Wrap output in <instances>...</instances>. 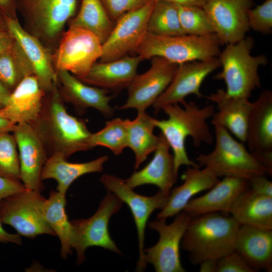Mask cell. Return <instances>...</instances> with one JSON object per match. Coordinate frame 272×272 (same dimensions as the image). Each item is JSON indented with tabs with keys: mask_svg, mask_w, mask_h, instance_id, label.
<instances>
[{
	"mask_svg": "<svg viewBox=\"0 0 272 272\" xmlns=\"http://www.w3.org/2000/svg\"><path fill=\"white\" fill-rule=\"evenodd\" d=\"M30 124L42 140L48 156L59 153L67 159L76 152L93 148L92 133L84 120L67 112L56 84L46 94L38 117Z\"/></svg>",
	"mask_w": 272,
	"mask_h": 272,
	"instance_id": "obj_1",
	"label": "cell"
},
{
	"mask_svg": "<svg viewBox=\"0 0 272 272\" xmlns=\"http://www.w3.org/2000/svg\"><path fill=\"white\" fill-rule=\"evenodd\" d=\"M181 107L179 104L165 105L162 110L168 118L154 119L155 127L160 130L172 150L177 173L182 165L199 166L188 158L185 147L188 137L192 138L196 147L203 143L212 144L214 138L207 120L214 114L215 106L208 105L200 108L193 101L186 102Z\"/></svg>",
	"mask_w": 272,
	"mask_h": 272,
	"instance_id": "obj_2",
	"label": "cell"
},
{
	"mask_svg": "<svg viewBox=\"0 0 272 272\" xmlns=\"http://www.w3.org/2000/svg\"><path fill=\"white\" fill-rule=\"evenodd\" d=\"M240 225L228 213L214 212L191 217L182 239V248L188 252L194 264L218 260L235 251Z\"/></svg>",
	"mask_w": 272,
	"mask_h": 272,
	"instance_id": "obj_3",
	"label": "cell"
},
{
	"mask_svg": "<svg viewBox=\"0 0 272 272\" xmlns=\"http://www.w3.org/2000/svg\"><path fill=\"white\" fill-rule=\"evenodd\" d=\"M254 44L252 37L245 36L226 45L218 56L222 69L213 78L224 81L225 91L230 96L249 99L252 91L261 85L258 70L268 60L263 54L251 55Z\"/></svg>",
	"mask_w": 272,
	"mask_h": 272,
	"instance_id": "obj_4",
	"label": "cell"
},
{
	"mask_svg": "<svg viewBox=\"0 0 272 272\" xmlns=\"http://www.w3.org/2000/svg\"><path fill=\"white\" fill-rule=\"evenodd\" d=\"M214 126L215 148L210 153L200 154L196 157L200 167L209 169L218 177H234L248 180L257 175H269L243 143L235 140L226 128Z\"/></svg>",
	"mask_w": 272,
	"mask_h": 272,
	"instance_id": "obj_5",
	"label": "cell"
},
{
	"mask_svg": "<svg viewBox=\"0 0 272 272\" xmlns=\"http://www.w3.org/2000/svg\"><path fill=\"white\" fill-rule=\"evenodd\" d=\"M221 45L217 35L164 36L147 33L134 52L143 60L159 56L179 64L218 57Z\"/></svg>",
	"mask_w": 272,
	"mask_h": 272,
	"instance_id": "obj_6",
	"label": "cell"
},
{
	"mask_svg": "<svg viewBox=\"0 0 272 272\" xmlns=\"http://www.w3.org/2000/svg\"><path fill=\"white\" fill-rule=\"evenodd\" d=\"M14 1L23 18L24 28L48 49L62 35L66 23L74 15L78 3V0Z\"/></svg>",
	"mask_w": 272,
	"mask_h": 272,
	"instance_id": "obj_7",
	"label": "cell"
},
{
	"mask_svg": "<svg viewBox=\"0 0 272 272\" xmlns=\"http://www.w3.org/2000/svg\"><path fill=\"white\" fill-rule=\"evenodd\" d=\"M102 53V43L96 35L88 30L69 26L52 54L53 64L55 71H66L80 79L88 74Z\"/></svg>",
	"mask_w": 272,
	"mask_h": 272,
	"instance_id": "obj_8",
	"label": "cell"
},
{
	"mask_svg": "<svg viewBox=\"0 0 272 272\" xmlns=\"http://www.w3.org/2000/svg\"><path fill=\"white\" fill-rule=\"evenodd\" d=\"M122 201L114 193L108 191L91 217L71 221L72 227V247L77 252V263L85 259V252L89 247L97 246L120 253L108 230L111 217L121 208Z\"/></svg>",
	"mask_w": 272,
	"mask_h": 272,
	"instance_id": "obj_9",
	"label": "cell"
},
{
	"mask_svg": "<svg viewBox=\"0 0 272 272\" xmlns=\"http://www.w3.org/2000/svg\"><path fill=\"white\" fill-rule=\"evenodd\" d=\"M45 199L41 192L25 189L0 202V221L29 238L39 235L55 236L42 213Z\"/></svg>",
	"mask_w": 272,
	"mask_h": 272,
	"instance_id": "obj_10",
	"label": "cell"
},
{
	"mask_svg": "<svg viewBox=\"0 0 272 272\" xmlns=\"http://www.w3.org/2000/svg\"><path fill=\"white\" fill-rule=\"evenodd\" d=\"M191 217L183 211L167 224L166 220L150 222L149 227L157 231L159 239L154 246L144 249L145 258L157 272H184L180 257V246Z\"/></svg>",
	"mask_w": 272,
	"mask_h": 272,
	"instance_id": "obj_11",
	"label": "cell"
},
{
	"mask_svg": "<svg viewBox=\"0 0 272 272\" xmlns=\"http://www.w3.org/2000/svg\"><path fill=\"white\" fill-rule=\"evenodd\" d=\"M155 0L121 17L106 40L102 43L100 62L116 60L134 50L148 33V23Z\"/></svg>",
	"mask_w": 272,
	"mask_h": 272,
	"instance_id": "obj_12",
	"label": "cell"
},
{
	"mask_svg": "<svg viewBox=\"0 0 272 272\" xmlns=\"http://www.w3.org/2000/svg\"><path fill=\"white\" fill-rule=\"evenodd\" d=\"M105 188L115 194L129 208L135 224L139 242V257L137 271L144 270L147 266L144 244L146 225L149 217L156 209H162L167 203L169 196L159 190L152 196L140 195L126 183L125 180L113 175L104 174L100 179Z\"/></svg>",
	"mask_w": 272,
	"mask_h": 272,
	"instance_id": "obj_13",
	"label": "cell"
},
{
	"mask_svg": "<svg viewBox=\"0 0 272 272\" xmlns=\"http://www.w3.org/2000/svg\"><path fill=\"white\" fill-rule=\"evenodd\" d=\"M178 64L159 56L151 58V66L145 73L138 75L127 88L126 102L118 109H135L145 111L152 105L171 82Z\"/></svg>",
	"mask_w": 272,
	"mask_h": 272,
	"instance_id": "obj_14",
	"label": "cell"
},
{
	"mask_svg": "<svg viewBox=\"0 0 272 272\" xmlns=\"http://www.w3.org/2000/svg\"><path fill=\"white\" fill-rule=\"evenodd\" d=\"M253 0H206L203 8L221 45L237 42L249 27L248 11Z\"/></svg>",
	"mask_w": 272,
	"mask_h": 272,
	"instance_id": "obj_15",
	"label": "cell"
},
{
	"mask_svg": "<svg viewBox=\"0 0 272 272\" xmlns=\"http://www.w3.org/2000/svg\"><path fill=\"white\" fill-rule=\"evenodd\" d=\"M221 67L218 57L204 60H195L178 64L176 72L169 85L152 105L155 114L167 105L186 102L185 98L194 94L198 98L203 96L200 87L205 79Z\"/></svg>",
	"mask_w": 272,
	"mask_h": 272,
	"instance_id": "obj_16",
	"label": "cell"
},
{
	"mask_svg": "<svg viewBox=\"0 0 272 272\" xmlns=\"http://www.w3.org/2000/svg\"><path fill=\"white\" fill-rule=\"evenodd\" d=\"M12 132L19 151L21 181L26 189L41 192V172L49 157L45 146L30 123L16 124Z\"/></svg>",
	"mask_w": 272,
	"mask_h": 272,
	"instance_id": "obj_17",
	"label": "cell"
},
{
	"mask_svg": "<svg viewBox=\"0 0 272 272\" xmlns=\"http://www.w3.org/2000/svg\"><path fill=\"white\" fill-rule=\"evenodd\" d=\"M245 142L247 149L272 174V92L262 91L252 102Z\"/></svg>",
	"mask_w": 272,
	"mask_h": 272,
	"instance_id": "obj_18",
	"label": "cell"
},
{
	"mask_svg": "<svg viewBox=\"0 0 272 272\" xmlns=\"http://www.w3.org/2000/svg\"><path fill=\"white\" fill-rule=\"evenodd\" d=\"M4 18L7 31L22 49L31 66L33 75L44 92H50L56 84V71L50 49L27 32L16 18L5 15Z\"/></svg>",
	"mask_w": 272,
	"mask_h": 272,
	"instance_id": "obj_19",
	"label": "cell"
},
{
	"mask_svg": "<svg viewBox=\"0 0 272 272\" xmlns=\"http://www.w3.org/2000/svg\"><path fill=\"white\" fill-rule=\"evenodd\" d=\"M56 85L62 100L72 103L79 113L88 108L99 111L109 118L114 113L109 102L112 96L108 95L109 91L87 85L67 71H56Z\"/></svg>",
	"mask_w": 272,
	"mask_h": 272,
	"instance_id": "obj_20",
	"label": "cell"
},
{
	"mask_svg": "<svg viewBox=\"0 0 272 272\" xmlns=\"http://www.w3.org/2000/svg\"><path fill=\"white\" fill-rule=\"evenodd\" d=\"M46 94L35 76H27L11 92L0 113L15 125L31 123L38 117Z\"/></svg>",
	"mask_w": 272,
	"mask_h": 272,
	"instance_id": "obj_21",
	"label": "cell"
},
{
	"mask_svg": "<svg viewBox=\"0 0 272 272\" xmlns=\"http://www.w3.org/2000/svg\"><path fill=\"white\" fill-rule=\"evenodd\" d=\"M159 135L160 142L153 158L144 168L133 172L125 181L132 189L143 185L153 184L169 195L177 181L178 173L175 169L173 156L170 152L168 142L161 132Z\"/></svg>",
	"mask_w": 272,
	"mask_h": 272,
	"instance_id": "obj_22",
	"label": "cell"
},
{
	"mask_svg": "<svg viewBox=\"0 0 272 272\" xmlns=\"http://www.w3.org/2000/svg\"><path fill=\"white\" fill-rule=\"evenodd\" d=\"M143 59L140 55H125L107 62H96L89 72L79 79L83 83L114 93L127 88L137 75V69Z\"/></svg>",
	"mask_w": 272,
	"mask_h": 272,
	"instance_id": "obj_23",
	"label": "cell"
},
{
	"mask_svg": "<svg viewBox=\"0 0 272 272\" xmlns=\"http://www.w3.org/2000/svg\"><path fill=\"white\" fill-rule=\"evenodd\" d=\"M207 98L218 106V111L212 117V124L226 128L239 141L245 143L252 102L249 99L230 96L222 89Z\"/></svg>",
	"mask_w": 272,
	"mask_h": 272,
	"instance_id": "obj_24",
	"label": "cell"
},
{
	"mask_svg": "<svg viewBox=\"0 0 272 272\" xmlns=\"http://www.w3.org/2000/svg\"><path fill=\"white\" fill-rule=\"evenodd\" d=\"M235 251L256 271L272 270V229L240 225Z\"/></svg>",
	"mask_w": 272,
	"mask_h": 272,
	"instance_id": "obj_25",
	"label": "cell"
},
{
	"mask_svg": "<svg viewBox=\"0 0 272 272\" xmlns=\"http://www.w3.org/2000/svg\"><path fill=\"white\" fill-rule=\"evenodd\" d=\"M248 188V180L224 177L206 194L190 200L182 211L191 217L214 212L229 214L236 197Z\"/></svg>",
	"mask_w": 272,
	"mask_h": 272,
	"instance_id": "obj_26",
	"label": "cell"
},
{
	"mask_svg": "<svg viewBox=\"0 0 272 272\" xmlns=\"http://www.w3.org/2000/svg\"><path fill=\"white\" fill-rule=\"evenodd\" d=\"M183 183L172 188L166 205L157 215V219L166 220L182 211L197 193L209 190L220 180L211 170L200 166H188L182 176Z\"/></svg>",
	"mask_w": 272,
	"mask_h": 272,
	"instance_id": "obj_27",
	"label": "cell"
},
{
	"mask_svg": "<svg viewBox=\"0 0 272 272\" xmlns=\"http://www.w3.org/2000/svg\"><path fill=\"white\" fill-rule=\"evenodd\" d=\"M108 160V156H103L85 163H70L61 154L50 155L41 172V179H53L56 181V190L66 195L72 183L80 176L90 173L101 172L104 164Z\"/></svg>",
	"mask_w": 272,
	"mask_h": 272,
	"instance_id": "obj_28",
	"label": "cell"
},
{
	"mask_svg": "<svg viewBox=\"0 0 272 272\" xmlns=\"http://www.w3.org/2000/svg\"><path fill=\"white\" fill-rule=\"evenodd\" d=\"M229 214L240 225L272 229V196L248 188L236 197Z\"/></svg>",
	"mask_w": 272,
	"mask_h": 272,
	"instance_id": "obj_29",
	"label": "cell"
},
{
	"mask_svg": "<svg viewBox=\"0 0 272 272\" xmlns=\"http://www.w3.org/2000/svg\"><path fill=\"white\" fill-rule=\"evenodd\" d=\"M154 119L145 111L139 112L132 120L127 119V147L132 150L135 155L134 168L147 159V156L157 148L159 135H155Z\"/></svg>",
	"mask_w": 272,
	"mask_h": 272,
	"instance_id": "obj_30",
	"label": "cell"
},
{
	"mask_svg": "<svg viewBox=\"0 0 272 272\" xmlns=\"http://www.w3.org/2000/svg\"><path fill=\"white\" fill-rule=\"evenodd\" d=\"M65 195L57 191L51 190L42 207L45 220L60 241V255L62 259L67 258L72 254L73 249L72 227L65 212Z\"/></svg>",
	"mask_w": 272,
	"mask_h": 272,
	"instance_id": "obj_31",
	"label": "cell"
},
{
	"mask_svg": "<svg viewBox=\"0 0 272 272\" xmlns=\"http://www.w3.org/2000/svg\"><path fill=\"white\" fill-rule=\"evenodd\" d=\"M114 25L101 0H82L77 15L69 23V26L81 27L93 32L102 43L108 38Z\"/></svg>",
	"mask_w": 272,
	"mask_h": 272,
	"instance_id": "obj_32",
	"label": "cell"
},
{
	"mask_svg": "<svg viewBox=\"0 0 272 272\" xmlns=\"http://www.w3.org/2000/svg\"><path fill=\"white\" fill-rule=\"evenodd\" d=\"M33 75L31 66L18 43L0 54V81L11 92L27 76Z\"/></svg>",
	"mask_w": 272,
	"mask_h": 272,
	"instance_id": "obj_33",
	"label": "cell"
},
{
	"mask_svg": "<svg viewBox=\"0 0 272 272\" xmlns=\"http://www.w3.org/2000/svg\"><path fill=\"white\" fill-rule=\"evenodd\" d=\"M147 29L148 33L158 36L184 35L179 21L178 6L165 1H156Z\"/></svg>",
	"mask_w": 272,
	"mask_h": 272,
	"instance_id": "obj_34",
	"label": "cell"
},
{
	"mask_svg": "<svg viewBox=\"0 0 272 272\" xmlns=\"http://www.w3.org/2000/svg\"><path fill=\"white\" fill-rule=\"evenodd\" d=\"M127 119L116 118L106 121L104 127L92 133L90 143L92 148L105 147L118 155L127 147Z\"/></svg>",
	"mask_w": 272,
	"mask_h": 272,
	"instance_id": "obj_35",
	"label": "cell"
},
{
	"mask_svg": "<svg viewBox=\"0 0 272 272\" xmlns=\"http://www.w3.org/2000/svg\"><path fill=\"white\" fill-rule=\"evenodd\" d=\"M177 6L179 21L184 34L205 35L214 33L209 17L202 7Z\"/></svg>",
	"mask_w": 272,
	"mask_h": 272,
	"instance_id": "obj_36",
	"label": "cell"
},
{
	"mask_svg": "<svg viewBox=\"0 0 272 272\" xmlns=\"http://www.w3.org/2000/svg\"><path fill=\"white\" fill-rule=\"evenodd\" d=\"M10 132H0V175L21 182L17 145Z\"/></svg>",
	"mask_w": 272,
	"mask_h": 272,
	"instance_id": "obj_37",
	"label": "cell"
},
{
	"mask_svg": "<svg viewBox=\"0 0 272 272\" xmlns=\"http://www.w3.org/2000/svg\"><path fill=\"white\" fill-rule=\"evenodd\" d=\"M249 29L263 34L272 31V0H264L261 4L248 11Z\"/></svg>",
	"mask_w": 272,
	"mask_h": 272,
	"instance_id": "obj_38",
	"label": "cell"
},
{
	"mask_svg": "<svg viewBox=\"0 0 272 272\" xmlns=\"http://www.w3.org/2000/svg\"><path fill=\"white\" fill-rule=\"evenodd\" d=\"M150 0H101L110 19L115 23L121 17L137 9Z\"/></svg>",
	"mask_w": 272,
	"mask_h": 272,
	"instance_id": "obj_39",
	"label": "cell"
},
{
	"mask_svg": "<svg viewBox=\"0 0 272 272\" xmlns=\"http://www.w3.org/2000/svg\"><path fill=\"white\" fill-rule=\"evenodd\" d=\"M216 272H255L236 251L219 258L217 261Z\"/></svg>",
	"mask_w": 272,
	"mask_h": 272,
	"instance_id": "obj_40",
	"label": "cell"
},
{
	"mask_svg": "<svg viewBox=\"0 0 272 272\" xmlns=\"http://www.w3.org/2000/svg\"><path fill=\"white\" fill-rule=\"evenodd\" d=\"M249 188L253 192L265 195L272 196V182L265 175L254 176L248 180Z\"/></svg>",
	"mask_w": 272,
	"mask_h": 272,
	"instance_id": "obj_41",
	"label": "cell"
},
{
	"mask_svg": "<svg viewBox=\"0 0 272 272\" xmlns=\"http://www.w3.org/2000/svg\"><path fill=\"white\" fill-rule=\"evenodd\" d=\"M22 183L0 175V202L13 194L25 190Z\"/></svg>",
	"mask_w": 272,
	"mask_h": 272,
	"instance_id": "obj_42",
	"label": "cell"
},
{
	"mask_svg": "<svg viewBox=\"0 0 272 272\" xmlns=\"http://www.w3.org/2000/svg\"><path fill=\"white\" fill-rule=\"evenodd\" d=\"M21 236L19 234H13L7 232L3 227L0 221V243L22 244Z\"/></svg>",
	"mask_w": 272,
	"mask_h": 272,
	"instance_id": "obj_43",
	"label": "cell"
},
{
	"mask_svg": "<svg viewBox=\"0 0 272 272\" xmlns=\"http://www.w3.org/2000/svg\"><path fill=\"white\" fill-rule=\"evenodd\" d=\"M16 10L14 0H0V11L4 12L5 16L16 18Z\"/></svg>",
	"mask_w": 272,
	"mask_h": 272,
	"instance_id": "obj_44",
	"label": "cell"
},
{
	"mask_svg": "<svg viewBox=\"0 0 272 272\" xmlns=\"http://www.w3.org/2000/svg\"><path fill=\"white\" fill-rule=\"evenodd\" d=\"M14 41V39L8 31L0 32V54L9 49Z\"/></svg>",
	"mask_w": 272,
	"mask_h": 272,
	"instance_id": "obj_45",
	"label": "cell"
},
{
	"mask_svg": "<svg viewBox=\"0 0 272 272\" xmlns=\"http://www.w3.org/2000/svg\"><path fill=\"white\" fill-rule=\"evenodd\" d=\"M163 1L180 6H197L202 7L206 0H155Z\"/></svg>",
	"mask_w": 272,
	"mask_h": 272,
	"instance_id": "obj_46",
	"label": "cell"
},
{
	"mask_svg": "<svg viewBox=\"0 0 272 272\" xmlns=\"http://www.w3.org/2000/svg\"><path fill=\"white\" fill-rule=\"evenodd\" d=\"M217 260H206L200 264L199 271L201 272H215Z\"/></svg>",
	"mask_w": 272,
	"mask_h": 272,
	"instance_id": "obj_47",
	"label": "cell"
},
{
	"mask_svg": "<svg viewBox=\"0 0 272 272\" xmlns=\"http://www.w3.org/2000/svg\"><path fill=\"white\" fill-rule=\"evenodd\" d=\"M15 125L9 120L2 116L0 113V132H12Z\"/></svg>",
	"mask_w": 272,
	"mask_h": 272,
	"instance_id": "obj_48",
	"label": "cell"
},
{
	"mask_svg": "<svg viewBox=\"0 0 272 272\" xmlns=\"http://www.w3.org/2000/svg\"><path fill=\"white\" fill-rule=\"evenodd\" d=\"M11 93L0 81V109L6 105Z\"/></svg>",
	"mask_w": 272,
	"mask_h": 272,
	"instance_id": "obj_49",
	"label": "cell"
},
{
	"mask_svg": "<svg viewBox=\"0 0 272 272\" xmlns=\"http://www.w3.org/2000/svg\"><path fill=\"white\" fill-rule=\"evenodd\" d=\"M1 18H0V32H3V31H5L3 30V26L2 25V23H1Z\"/></svg>",
	"mask_w": 272,
	"mask_h": 272,
	"instance_id": "obj_50",
	"label": "cell"
}]
</instances>
